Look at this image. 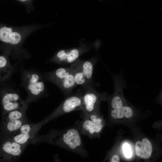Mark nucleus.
<instances>
[{"mask_svg": "<svg viewBox=\"0 0 162 162\" xmlns=\"http://www.w3.org/2000/svg\"><path fill=\"white\" fill-rule=\"evenodd\" d=\"M13 66L7 57L4 55L0 56V77L1 81L8 79L13 73Z\"/></svg>", "mask_w": 162, "mask_h": 162, "instance_id": "f8f14e48", "label": "nucleus"}, {"mask_svg": "<svg viewBox=\"0 0 162 162\" xmlns=\"http://www.w3.org/2000/svg\"><path fill=\"white\" fill-rule=\"evenodd\" d=\"M142 149V143L140 141H137L135 144V150L136 155L140 157L141 154Z\"/></svg>", "mask_w": 162, "mask_h": 162, "instance_id": "412c9836", "label": "nucleus"}, {"mask_svg": "<svg viewBox=\"0 0 162 162\" xmlns=\"http://www.w3.org/2000/svg\"><path fill=\"white\" fill-rule=\"evenodd\" d=\"M82 52L79 48L59 51L51 59V61L61 65L71 64L78 59Z\"/></svg>", "mask_w": 162, "mask_h": 162, "instance_id": "1a4fd4ad", "label": "nucleus"}, {"mask_svg": "<svg viewBox=\"0 0 162 162\" xmlns=\"http://www.w3.org/2000/svg\"><path fill=\"white\" fill-rule=\"evenodd\" d=\"M45 137L49 143L71 151L76 150L82 145L79 133L74 128L62 130H52Z\"/></svg>", "mask_w": 162, "mask_h": 162, "instance_id": "f257e3e1", "label": "nucleus"}, {"mask_svg": "<svg viewBox=\"0 0 162 162\" xmlns=\"http://www.w3.org/2000/svg\"><path fill=\"white\" fill-rule=\"evenodd\" d=\"M111 117L114 119H121L124 116L122 108L118 109H112L110 113Z\"/></svg>", "mask_w": 162, "mask_h": 162, "instance_id": "a211bd4d", "label": "nucleus"}, {"mask_svg": "<svg viewBox=\"0 0 162 162\" xmlns=\"http://www.w3.org/2000/svg\"><path fill=\"white\" fill-rule=\"evenodd\" d=\"M110 104L112 109H121L123 106L122 98L117 96H113L110 101Z\"/></svg>", "mask_w": 162, "mask_h": 162, "instance_id": "f3484780", "label": "nucleus"}, {"mask_svg": "<svg viewBox=\"0 0 162 162\" xmlns=\"http://www.w3.org/2000/svg\"><path fill=\"white\" fill-rule=\"evenodd\" d=\"M18 0L20 1H23H23H26L27 0Z\"/></svg>", "mask_w": 162, "mask_h": 162, "instance_id": "5701e85b", "label": "nucleus"}, {"mask_svg": "<svg viewBox=\"0 0 162 162\" xmlns=\"http://www.w3.org/2000/svg\"><path fill=\"white\" fill-rule=\"evenodd\" d=\"M44 124V120L35 124L26 123L19 129L9 136L17 143L22 145H26L30 140L35 137L40 129Z\"/></svg>", "mask_w": 162, "mask_h": 162, "instance_id": "0eeeda50", "label": "nucleus"}, {"mask_svg": "<svg viewBox=\"0 0 162 162\" xmlns=\"http://www.w3.org/2000/svg\"><path fill=\"white\" fill-rule=\"evenodd\" d=\"M120 161V158L117 155H113L111 160V162H119Z\"/></svg>", "mask_w": 162, "mask_h": 162, "instance_id": "4be33fe9", "label": "nucleus"}, {"mask_svg": "<svg viewBox=\"0 0 162 162\" xmlns=\"http://www.w3.org/2000/svg\"><path fill=\"white\" fill-rule=\"evenodd\" d=\"M123 150L125 157L128 158H129L131 157V150L130 146L128 144L125 143L123 145Z\"/></svg>", "mask_w": 162, "mask_h": 162, "instance_id": "aec40b11", "label": "nucleus"}, {"mask_svg": "<svg viewBox=\"0 0 162 162\" xmlns=\"http://www.w3.org/2000/svg\"><path fill=\"white\" fill-rule=\"evenodd\" d=\"M95 60L92 59L82 61V72L87 81L91 84L93 83V69L96 62Z\"/></svg>", "mask_w": 162, "mask_h": 162, "instance_id": "ddd939ff", "label": "nucleus"}, {"mask_svg": "<svg viewBox=\"0 0 162 162\" xmlns=\"http://www.w3.org/2000/svg\"><path fill=\"white\" fill-rule=\"evenodd\" d=\"M142 142V149L140 158L144 159L148 158L151 156L152 152V145L149 140L146 138L143 139Z\"/></svg>", "mask_w": 162, "mask_h": 162, "instance_id": "dca6fc26", "label": "nucleus"}, {"mask_svg": "<svg viewBox=\"0 0 162 162\" xmlns=\"http://www.w3.org/2000/svg\"><path fill=\"white\" fill-rule=\"evenodd\" d=\"M87 115L81 124L82 130L89 135H97L103 128L102 119L98 116V111Z\"/></svg>", "mask_w": 162, "mask_h": 162, "instance_id": "6e6552de", "label": "nucleus"}, {"mask_svg": "<svg viewBox=\"0 0 162 162\" xmlns=\"http://www.w3.org/2000/svg\"><path fill=\"white\" fill-rule=\"evenodd\" d=\"M124 116L127 118H130L133 115V111L131 108L129 106H123L122 108Z\"/></svg>", "mask_w": 162, "mask_h": 162, "instance_id": "6ab92c4d", "label": "nucleus"}, {"mask_svg": "<svg viewBox=\"0 0 162 162\" xmlns=\"http://www.w3.org/2000/svg\"><path fill=\"white\" fill-rule=\"evenodd\" d=\"M82 92L79 90L73 95L66 98L48 117L45 119V124L60 115L74 110H82Z\"/></svg>", "mask_w": 162, "mask_h": 162, "instance_id": "20e7f679", "label": "nucleus"}, {"mask_svg": "<svg viewBox=\"0 0 162 162\" xmlns=\"http://www.w3.org/2000/svg\"><path fill=\"white\" fill-rule=\"evenodd\" d=\"M26 146L16 142L10 136H6L2 142L1 146V160L15 161L21 155Z\"/></svg>", "mask_w": 162, "mask_h": 162, "instance_id": "423d86ee", "label": "nucleus"}, {"mask_svg": "<svg viewBox=\"0 0 162 162\" xmlns=\"http://www.w3.org/2000/svg\"><path fill=\"white\" fill-rule=\"evenodd\" d=\"M26 109H17L3 113V121L5 123L10 120L25 118V112Z\"/></svg>", "mask_w": 162, "mask_h": 162, "instance_id": "2eb2a0df", "label": "nucleus"}, {"mask_svg": "<svg viewBox=\"0 0 162 162\" xmlns=\"http://www.w3.org/2000/svg\"><path fill=\"white\" fill-rule=\"evenodd\" d=\"M26 123L25 118L10 120L4 123V130L8 135H10L19 129Z\"/></svg>", "mask_w": 162, "mask_h": 162, "instance_id": "4468645a", "label": "nucleus"}, {"mask_svg": "<svg viewBox=\"0 0 162 162\" xmlns=\"http://www.w3.org/2000/svg\"><path fill=\"white\" fill-rule=\"evenodd\" d=\"M21 84L28 94L29 102L39 98L44 94L46 88L42 77L37 72L21 69Z\"/></svg>", "mask_w": 162, "mask_h": 162, "instance_id": "f03ea898", "label": "nucleus"}, {"mask_svg": "<svg viewBox=\"0 0 162 162\" xmlns=\"http://www.w3.org/2000/svg\"><path fill=\"white\" fill-rule=\"evenodd\" d=\"M161 94H162V90L161 91Z\"/></svg>", "mask_w": 162, "mask_h": 162, "instance_id": "b1692460", "label": "nucleus"}, {"mask_svg": "<svg viewBox=\"0 0 162 162\" xmlns=\"http://www.w3.org/2000/svg\"><path fill=\"white\" fill-rule=\"evenodd\" d=\"M81 90L83 104L82 110L86 115L98 111L101 102L106 99V94L98 92L93 85L83 87Z\"/></svg>", "mask_w": 162, "mask_h": 162, "instance_id": "7ed1b4c3", "label": "nucleus"}, {"mask_svg": "<svg viewBox=\"0 0 162 162\" xmlns=\"http://www.w3.org/2000/svg\"><path fill=\"white\" fill-rule=\"evenodd\" d=\"M82 61L79 59L70 64L77 86H80L82 87L93 85L86 80L82 72Z\"/></svg>", "mask_w": 162, "mask_h": 162, "instance_id": "9b49d317", "label": "nucleus"}, {"mask_svg": "<svg viewBox=\"0 0 162 162\" xmlns=\"http://www.w3.org/2000/svg\"><path fill=\"white\" fill-rule=\"evenodd\" d=\"M21 34L10 28L3 26L0 29V40L12 45L18 44L21 41Z\"/></svg>", "mask_w": 162, "mask_h": 162, "instance_id": "9d476101", "label": "nucleus"}, {"mask_svg": "<svg viewBox=\"0 0 162 162\" xmlns=\"http://www.w3.org/2000/svg\"><path fill=\"white\" fill-rule=\"evenodd\" d=\"M28 102L27 100H23L14 91L6 88L2 91L1 104L3 113L17 109H27Z\"/></svg>", "mask_w": 162, "mask_h": 162, "instance_id": "39448f33", "label": "nucleus"}]
</instances>
